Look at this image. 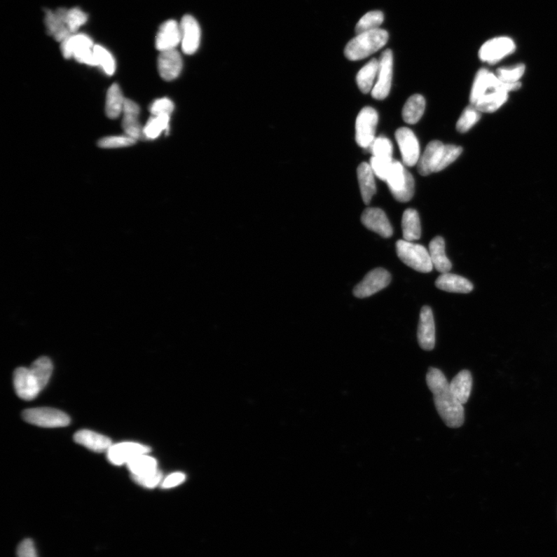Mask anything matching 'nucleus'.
Listing matches in <instances>:
<instances>
[{
  "instance_id": "nucleus-1",
  "label": "nucleus",
  "mask_w": 557,
  "mask_h": 557,
  "mask_svg": "<svg viewBox=\"0 0 557 557\" xmlns=\"http://www.w3.org/2000/svg\"><path fill=\"white\" fill-rule=\"evenodd\" d=\"M427 383L433 393L436 411L445 425L451 428L462 427L465 422L463 405L453 395L450 383L442 371L436 368H429Z\"/></svg>"
},
{
  "instance_id": "nucleus-2",
  "label": "nucleus",
  "mask_w": 557,
  "mask_h": 557,
  "mask_svg": "<svg viewBox=\"0 0 557 557\" xmlns=\"http://www.w3.org/2000/svg\"><path fill=\"white\" fill-rule=\"evenodd\" d=\"M53 371L51 361L46 357L36 360L31 367L18 368L14 371L13 383L18 396L32 400L46 387Z\"/></svg>"
},
{
  "instance_id": "nucleus-3",
  "label": "nucleus",
  "mask_w": 557,
  "mask_h": 557,
  "mask_svg": "<svg viewBox=\"0 0 557 557\" xmlns=\"http://www.w3.org/2000/svg\"><path fill=\"white\" fill-rule=\"evenodd\" d=\"M462 151V147L445 145L441 141H432L419 160L418 172L422 176L441 172L454 163Z\"/></svg>"
},
{
  "instance_id": "nucleus-4",
  "label": "nucleus",
  "mask_w": 557,
  "mask_h": 557,
  "mask_svg": "<svg viewBox=\"0 0 557 557\" xmlns=\"http://www.w3.org/2000/svg\"><path fill=\"white\" fill-rule=\"evenodd\" d=\"M388 41V32L381 28L361 33L348 42L345 55L350 61L362 60L382 49Z\"/></svg>"
},
{
  "instance_id": "nucleus-5",
  "label": "nucleus",
  "mask_w": 557,
  "mask_h": 557,
  "mask_svg": "<svg viewBox=\"0 0 557 557\" xmlns=\"http://www.w3.org/2000/svg\"><path fill=\"white\" fill-rule=\"evenodd\" d=\"M385 182L387 183L392 196L398 202H407L413 197V177L400 162L393 161Z\"/></svg>"
},
{
  "instance_id": "nucleus-6",
  "label": "nucleus",
  "mask_w": 557,
  "mask_h": 557,
  "mask_svg": "<svg viewBox=\"0 0 557 557\" xmlns=\"http://www.w3.org/2000/svg\"><path fill=\"white\" fill-rule=\"evenodd\" d=\"M397 252L401 261L415 271L429 273L434 268L429 252L421 245L404 240H399L397 242Z\"/></svg>"
},
{
  "instance_id": "nucleus-7",
  "label": "nucleus",
  "mask_w": 557,
  "mask_h": 557,
  "mask_svg": "<svg viewBox=\"0 0 557 557\" xmlns=\"http://www.w3.org/2000/svg\"><path fill=\"white\" fill-rule=\"evenodd\" d=\"M378 122V116L373 108L367 106L361 110L355 123V140L359 146L369 150L376 139Z\"/></svg>"
},
{
  "instance_id": "nucleus-8",
  "label": "nucleus",
  "mask_w": 557,
  "mask_h": 557,
  "mask_svg": "<svg viewBox=\"0 0 557 557\" xmlns=\"http://www.w3.org/2000/svg\"><path fill=\"white\" fill-rule=\"evenodd\" d=\"M23 418L31 425L47 428L66 427L70 423L68 415L52 408H29L24 411Z\"/></svg>"
},
{
  "instance_id": "nucleus-9",
  "label": "nucleus",
  "mask_w": 557,
  "mask_h": 557,
  "mask_svg": "<svg viewBox=\"0 0 557 557\" xmlns=\"http://www.w3.org/2000/svg\"><path fill=\"white\" fill-rule=\"evenodd\" d=\"M378 66L377 81L371 91V96L375 99L383 100L390 94L393 71V55L392 51L387 49L382 54Z\"/></svg>"
},
{
  "instance_id": "nucleus-10",
  "label": "nucleus",
  "mask_w": 557,
  "mask_h": 557,
  "mask_svg": "<svg viewBox=\"0 0 557 557\" xmlns=\"http://www.w3.org/2000/svg\"><path fill=\"white\" fill-rule=\"evenodd\" d=\"M515 50V42L509 37H497L483 44L479 55L482 62L495 64L514 53Z\"/></svg>"
},
{
  "instance_id": "nucleus-11",
  "label": "nucleus",
  "mask_w": 557,
  "mask_h": 557,
  "mask_svg": "<svg viewBox=\"0 0 557 557\" xmlns=\"http://www.w3.org/2000/svg\"><path fill=\"white\" fill-rule=\"evenodd\" d=\"M397 141L403 162L406 167L418 165L420 158L419 141L413 132L408 128H399L396 132Z\"/></svg>"
},
{
  "instance_id": "nucleus-12",
  "label": "nucleus",
  "mask_w": 557,
  "mask_h": 557,
  "mask_svg": "<svg viewBox=\"0 0 557 557\" xmlns=\"http://www.w3.org/2000/svg\"><path fill=\"white\" fill-rule=\"evenodd\" d=\"M151 448L135 442H123L113 444L107 451V458L116 466L128 465L132 459L150 453Z\"/></svg>"
},
{
  "instance_id": "nucleus-13",
  "label": "nucleus",
  "mask_w": 557,
  "mask_h": 557,
  "mask_svg": "<svg viewBox=\"0 0 557 557\" xmlns=\"http://www.w3.org/2000/svg\"><path fill=\"white\" fill-rule=\"evenodd\" d=\"M391 281L387 270L377 268L369 272L365 278L354 289V295L359 298H365L382 291Z\"/></svg>"
},
{
  "instance_id": "nucleus-14",
  "label": "nucleus",
  "mask_w": 557,
  "mask_h": 557,
  "mask_svg": "<svg viewBox=\"0 0 557 557\" xmlns=\"http://www.w3.org/2000/svg\"><path fill=\"white\" fill-rule=\"evenodd\" d=\"M181 47L186 55L195 54L198 50L200 41V28L197 20L186 15L181 22Z\"/></svg>"
},
{
  "instance_id": "nucleus-15",
  "label": "nucleus",
  "mask_w": 557,
  "mask_h": 557,
  "mask_svg": "<svg viewBox=\"0 0 557 557\" xmlns=\"http://www.w3.org/2000/svg\"><path fill=\"white\" fill-rule=\"evenodd\" d=\"M420 346L426 351H432L435 346V324L432 308H422L418 332Z\"/></svg>"
},
{
  "instance_id": "nucleus-16",
  "label": "nucleus",
  "mask_w": 557,
  "mask_h": 557,
  "mask_svg": "<svg viewBox=\"0 0 557 557\" xmlns=\"http://www.w3.org/2000/svg\"><path fill=\"white\" fill-rule=\"evenodd\" d=\"M362 222L371 231L384 237L392 235L393 230L385 213L376 207H369L362 214Z\"/></svg>"
},
{
  "instance_id": "nucleus-17",
  "label": "nucleus",
  "mask_w": 557,
  "mask_h": 557,
  "mask_svg": "<svg viewBox=\"0 0 557 557\" xmlns=\"http://www.w3.org/2000/svg\"><path fill=\"white\" fill-rule=\"evenodd\" d=\"M158 65L160 77L166 81H173L180 76L183 61L179 52L173 49L160 52Z\"/></svg>"
},
{
  "instance_id": "nucleus-18",
  "label": "nucleus",
  "mask_w": 557,
  "mask_h": 557,
  "mask_svg": "<svg viewBox=\"0 0 557 557\" xmlns=\"http://www.w3.org/2000/svg\"><path fill=\"white\" fill-rule=\"evenodd\" d=\"M181 43V31L180 25L173 20L166 21L159 29L156 48L160 52L175 49Z\"/></svg>"
},
{
  "instance_id": "nucleus-19",
  "label": "nucleus",
  "mask_w": 557,
  "mask_h": 557,
  "mask_svg": "<svg viewBox=\"0 0 557 557\" xmlns=\"http://www.w3.org/2000/svg\"><path fill=\"white\" fill-rule=\"evenodd\" d=\"M139 106L135 102L125 99L123 111V128L125 135L135 140L144 138V128L139 121Z\"/></svg>"
},
{
  "instance_id": "nucleus-20",
  "label": "nucleus",
  "mask_w": 557,
  "mask_h": 557,
  "mask_svg": "<svg viewBox=\"0 0 557 557\" xmlns=\"http://www.w3.org/2000/svg\"><path fill=\"white\" fill-rule=\"evenodd\" d=\"M502 85V81L497 78L496 74L486 69H480L475 76L472 88L470 97L472 105H474L487 92L499 88Z\"/></svg>"
},
{
  "instance_id": "nucleus-21",
  "label": "nucleus",
  "mask_w": 557,
  "mask_h": 557,
  "mask_svg": "<svg viewBox=\"0 0 557 557\" xmlns=\"http://www.w3.org/2000/svg\"><path fill=\"white\" fill-rule=\"evenodd\" d=\"M68 10L61 8L55 12L46 13V25L48 34L59 42H63L72 34L66 24V14Z\"/></svg>"
},
{
  "instance_id": "nucleus-22",
  "label": "nucleus",
  "mask_w": 557,
  "mask_h": 557,
  "mask_svg": "<svg viewBox=\"0 0 557 557\" xmlns=\"http://www.w3.org/2000/svg\"><path fill=\"white\" fill-rule=\"evenodd\" d=\"M435 284L438 289L450 293L469 294L474 288L469 280L450 273H442Z\"/></svg>"
},
{
  "instance_id": "nucleus-23",
  "label": "nucleus",
  "mask_w": 557,
  "mask_h": 557,
  "mask_svg": "<svg viewBox=\"0 0 557 557\" xmlns=\"http://www.w3.org/2000/svg\"><path fill=\"white\" fill-rule=\"evenodd\" d=\"M74 441L89 450L98 453L107 452L113 445L109 437L88 429L80 430L74 434Z\"/></svg>"
},
{
  "instance_id": "nucleus-24",
  "label": "nucleus",
  "mask_w": 557,
  "mask_h": 557,
  "mask_svg": "<svg viewBox=\"0 0 557 557\" xmlns=\"http://www.w3.org/2000/svg\"><path fill=\"white\" fill-rule=\"evenodd\" d=\"M429 254L434 268L441 273H449L452 268V264L449 259L446 256L445 242L442 237L437 236L430 242L429 246Z\"/></svg>"
},
{
  "instance_id": "nucleus-25",
  "label": "nucleus",
  "mask_w": 557,
  "mask_h": 557,
  "mask_svg": "<svg viewBox=\"0 0 557 557\" xmlns=\"http://www.w3.org/2000/svg\"><path fill=\"white\" fill-rule=\"evenodd\" d=\"M450 389L458 402L465 404L470 397L472 389V376L470 371H460L450 383Z\"/></svg>"
},
{
  "instance_id": "nucleus-26",
  "label": "nucleus",
  "mask_w": 557,
  "mask_h": 557,
  "mask_svg": "<svg viewBox=\"0 0 557 557\" xmlns=\"http://www.w3.org/2000/svg\"><path fill=\"white\" fill-rule=\"evenodd\" d=\"M357 174L363 202L369 205L376 193L375 174L369 163L366 162L359 166Z\"/></svg>"
},
{
  "instance_id": "nucleus-27",
  "label": "nucleus",
  "mask_w": 557,
  "mask_h": 557,
  "mask_svg": "<svg viewBox=\"0 0 557 557\" xmlns=\"http://www.w3.org/2000/svg\"><path fill=\"white\" fill-rule=\"evenodd\" d=\"M425 99L421 95H412L408 99L403 109L404 121L411 125L418 123L425 114Z\"/></svg>"
},
{
  "instance_id": "nucleus-28",
  "label": "nucleus",
  "mask_w": 557,
  "mask_h": 557,
  "mask_svg": "<svg viewBox=\"0 0 557 557\" xmlns=\"http://www.w3.org/2000/svg\"><path fill=\"white\" fill-rule=\"evenodd\" d=\"M402 228L404 240L413 242L421 237V226L419 214L411 209H406L403 215Z\"/></svg>"
},
{
  "instance_id": "nucleus-29",
  "label": "nucleus",
  "mask_w": 557,
  "mask_h": 557,
  "mask_svg": "<svg viewBox=\"0 0 557 557\" xmlns=\"http://www.w3.org/2000/svg\"><path fill=\"white\" fill-rule=\"evenodd\" d=\"M378 66L380 62L374 58L364 66L357 74L356 83L362 93L368 94L373 91L375 79L378 76Z\"/></svg>"
},
{
  "instance_id": "nucleus-30",
  "label": "nucleus",
  "mask_w": 557,
  "mask_h": 557,
  "mask_svg": "<svg viewBox=\"0 0 557 557\" xmlns=\"http://www.w3.org/2000/svg\"><path fill=\"white\" fill-rule=\"evenodd\" d=\"M125 99L121 88L118 85L114 84L110 86L107 92L106 102V113L111 120H115L123 114Z\"/></svg>"
},
{
  "instance_id": "nucleus-31",
  "label": "nucleus",
  "mask_w": 557,
  "mask_h": 557,
  "mask_svg": "<svg viewBox=\"0 0 557 557\" xmlns=\"http://www.w3.org/2000/svg\"><path fill=\"white\" fill-rule=\"evenodd\" d=\"M131 476H144L158 469V462L148 454L141 455L132 459L128 465Z\"/></svg>"
},
{
  "instance_id": "nucleus-32",
  "label": "nucleus",
  "mask_w": 557,
  "mask_h": 557,
  "mask_svg": "<svg viewBox=\"0 0 557 557\" xmlns=\"http://www.w3.org/2000/svg\"><path fill=\"white\" fill-rule=\"evenodd\" d=\"M92 40L85 34H74L62 42L63 56L69 59L73 57L77 50L85 47H93Z\"/></svg>"
},
{
  "instance_id": "nucleus-33",
  "label": "nucleus",
  "mask_w": 557,
  "mask_h": 557,
  "mask_svg": "<svg viewBox=\"0 0 557 557\" xmlns=\"http://www.w3.org/2000/svg\"><path fill=\"white\" fill-rule=\"evenodd\" d=\"M170 116H153L144 128V135L149 139H157L163 131L169 130Z\"/></svg>"
},
{
  "instance_id": "nucleus-34",
  "label": "nucleus",
  "mask_w": 557,
  "mask_h": 557,
  "mask_svg": "<svg viewBox=\"0 0 557 557\" xmlns=\"http://www.w3.org/2000/svg\"><path fill=\"white\" fill-rule=\"evenodd\" d=\"M383 22L384 14L382 11H370L364 15L358 22V24L356 25V34H359L378 29L383 25Z\"/></svg>"
},
{
  "instance_id": "nucleus-35",
  "label": "nucleus",
  "mask_w": 557,
  "mask_h": 557,
  "mask_svg": "<svg viewBox=\"0 0 557 557\" xmlns=\"http://www.w3.org/2000/svg\"><path fill=\"white\" fill-rule=\"evenodd\" d=\"M93 50L97 66H100L108 76H113L116 71V62L114 56L108 50L99 46H95Z\"/></svg>"
},
{
  "instance_id": "nucleus-36",
  "label": "nucleus",
  "mask_w": 557,
  "mask_h": 557,
  "mask_svg": "<svg viewBox=\"0 0 557 557\" xmlns=\"http://www.w3.org/2000/svg\"><path fill=\"white\" fill-rule=\"evenodd\" d=\"M481 111L474 106H467L460 116L457 123V130L458 132L465 133L469 131L475 124L480 121Z\"/></svg>"
},
{
  "instance_id": "nucleus-37",
  "label": "nucleus",
  "mask_w": 557,
  "mask_h": 557,
  "mask_svg": "<svg viewBox=\"0 0 557 557\" xmlns=\"http://www.w3.org/2000/svg\"><path fill=\"white\" fill-rule=\"evenodd\" d=\"M525 71V66L518 64L509 68H502L496 71V76L502 83L507 84H514L518 83Z\"/></svg>"
},
{
  "instance_id": "nucleus-38",
  "label": "nucleus",
  "mask_w": 557,
  "mask_h": 557,
  "mask_svg": "<svg viewBox=\"0 0 557 557\" xmlns=\"http://www.w3.org/2000/svg\"><path fill=\"white\" fill-rule=\"evenodd\" d=\"M373 157L383 159H392L393 147L391 141L386 137H380L375 139L369 148Z\"/></svg>"
},
{
  "instance_id": "nucleus-39",
  "label": "nucleus",
  "mask_w": 557,
  "mask_h": 557,
  "mask_svg": "<svg viewBox=\"0 0 557 557\" xmlns=\"http://www.w3.org/2000/svg\"><path fill=\"white\" fill-rule=\"evenodd\" d=\"M87 20V15L78 8H73L67 11L66 24L71 34L76 32L81 26L86 23Z\"/></svg>"
},
{
  "instance_id": "nucleus-40",
  "label": "nucleus",
  "mask_w": 557,
  "mask_h": 557,
  "mask_svg": "<svg viewBox=\"0 0 557 557\" xmlns=\"http://www.w3.org/2000/svg\"><path fill=\"white\" fill-rule=\"evenodd\" d=\"M137 140L128 135L114 136L105 137L99 141L98 145L101 148L114 149L130 146L135 144Z\"/></svg>"
},
{
  "instance_id": "nucleus-41",
  "label": "nucleus",
  "mask_w": 557,
  "mask_h": 557,
  "mask_svg": "<svg viewBox=\"0 0 557 557\" xmlns=\"http://www.w3.org/2000/svg\"><path fill=\"white\" fill-rule=\"evenodd\" d=\"M394 161L393 159H383L373 157L370 160V166L374 174L380 180L385 181L390 170Z\"/></svg>"
},
{
  "instance_id": "nucleus-42",
  "label": "nucleus",
  "mask_w": 557,
  "mask_h": 557,
  "mask_svg": "<svg viewBox=\"0 0 557 557\" xmlns=\"http://www.w3.org/2000/svg\"><path fill=\"white\" fill-rule=\"evenodd\" d=\"M174 105L172 100L167 98H163L153 102L150 110L154 116L172 114Z\"/></svg>"
},
{
  "instance_id": "nucleus-43",
  "label": "nucleus",
  "mask_w": 557,
  "mask_h": 557,
  "mask_svg": "<svg viewBox=\"0 0 557 557\" xmlns=\"http://www.w3.org/2000/svg\"><path fill=\"white\" fill-rule=\"evenodd\" d=\"M131 477L132 479L137 483V484L146 488H153L160 484L163 475L159 470H157L152 473L144 475V476Z\"/></svg>"
},
{
  "instance_id": "nucleus-44",
  "label": "nucleus",
  "mask_w": 557,
  "mask_h": 557,
  "mask_svg": "<svg viewBox=\"0 0 557 557\" xmlns=\"http://www.w3.org/2000/svg\"><path fill=\"white\" fill-rule=\"evenodd\" d=\"M18 557H37L34 542L32 539H25L18 546Z\"/></svg>"
},
{
  "instance_id": "nucleus-45",
  "label": "nucleus",
  "mask_w": 557,
  "mask_h": 557,
  "mask_svg": "<svg viewBox=\"0 0 557 557\" xmlns=\"http://www.w3.org/2000/svg\"><path fill=\"white\" fill-rule=\"evenodd\" d=\"M186 479L185 474L180 472L174 473L169 475V476L162 482L161 487L163 488H172L179 486Z\"/></svg>"
}]
</instances>
